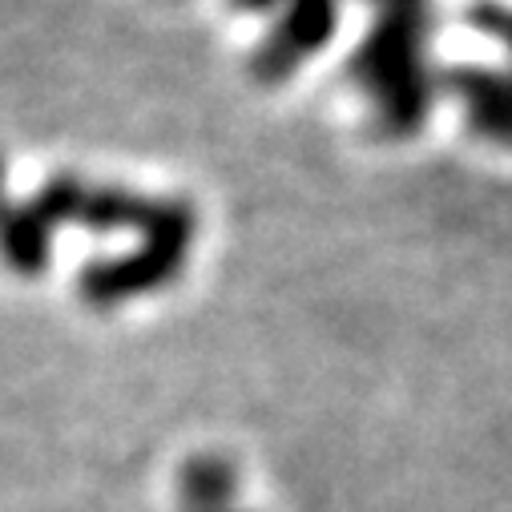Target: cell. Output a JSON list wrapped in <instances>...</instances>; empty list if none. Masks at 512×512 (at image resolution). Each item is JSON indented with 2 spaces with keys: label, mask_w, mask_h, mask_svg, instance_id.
Listing matches in <instances>:
<instances>
[{
  "label": "cell",
  "mask_w": 512,
  "mask_h": 512,
  "mask_svg": "<svg viewBox=\"0 0 512 512\" xmlns=\"http://www.w3.org/2000/svg\"><path fill=\"white\" fill-rule=\"evenodd\" d=\"M0 259L21 279L45 275L53 259V230L37 218L33 206H5L0 210Z\"/></svg>",
  "instance_id": "6"
},
{
  "label": "cell",
  "mask_w": 512,
  "mask_h": 512,
  "mask_svg": "<svg viewBox=\"0 0 512 512\" xmlns=\"http://www.w3.org/2000/svg\"><path fill=\"white\" fill-rule=\"evenodd\" d=\"M428 5L379 9V21L351 57V77L388 134H416L432 109V73L424 61Z\"/></svg>",
  "instance_id": "1"
},
{
  "label": "cell",
  "mask_w": 512,
  "mask_h": 512,
  "mask_svg": "<svg viewBox=\"0 0 512 512\" xmlns=\"http://www.w3.org/2000/svg\"><path fill=\"white\" fill-rule=\"evenodd\" d=\"M275 33L254 53V73L263 81H287L311 53H319L339 25V0H283Z\"/></svg>",
  "instance_id": "4"
},
{
  "label": "cell",
  "mask_w": 512,
  "mask_h": 512,
  "mask_svg": "<svg viewBox=\"0 0 512 512\" xmlns=\"http://www.w3.org/2000/svg\"><path fill=\"white\" fill-rule=\"evenodd\" d=\"M37 210V218L53 230L65 222H81L93 230H138L142 238L154 242H178L190 246L194 242V206L182 198H146L121 186H97L85 182L77 174H53L37 198L29 202Z\"/></svg>",
  "instance_id": "2"
},
{
  "label": "cell",
  "mask_w": 512,
  "mask_h": 512,
  "mask_svg": "<svg viewBox=\"0 0 512 512\" xmlns=\"http://www.w3.org/2000/svg\"><path fill=\"white\" fill-rule=\"evenodd\" d=\"M448 85L464 101L468 125L480 138H488L496 146H512V73L460 65V69H452Z\"/></svg>",
  "instance_id": "5"
},
{
  "label": "cell",
  "mask_w": 512,
  "mask_h": 512,
  "mask_svg": "<svg viewBox=\"0 0 512 512\" xmlns=\"http://www.w3.org/2000/svg\"><path fill=\"white\" fill-rule=\"evenodd\" d=\"M468 25H476L484 37L500 41V45L512 53V9H508V5H496V0H480V5L468 9Z\"/></svg>",
  "instance_id": "8"
},
{
  "label": "cell",
  "mask_w": 512,
  "mask_h": 512,
  "mask_svg": "<svg viewBox=\"0 0 512 512\" xmlns=\"http://www.w3.org/2000/svg\"><path fill=\"white\" fill-rule=\"evenodd\" d=\"M9 206V194H5V162H0V210Z\"/></svg>",
  "instance_id": "11"
},
{
  "label": "cell",
  "mask_w": 512,
  "mask_h": 512,
  "mask_svg": "<svg viewBox=\"0 0 512 512\" xmlns=\"http://www.w3.org/2000/svg\"><path fill=\"white\" fill-rule=\"evenodd\" d=\"M379 9H396V5H428V0H371Z\"/></svg>",
  "instance_id": "10"
},
{
  "label": "cell",
  "mask_w": 512,
  "mask_h": 512,
  "mask_svg": "<svg viewBox=\"0 0 512 512\" xmlns=\"http://www.w3.org/2000/svg\"><path fill=\"white\" fill-rule=\"evenodd\" d=\"M186 250L178 242H154L142 238L134 250L117 254V259H97L77 275V291L89 307H117L125 299H138L150 291L170 287L182 267H186Z\"/></svg>",
  "instance_id": "3"
},
{
  "label": "cell",
  "mask_w": 512,
  "mask_h": 512,
  "mask_svg": "<svg viewBox=\"0 0 512 512\" xmlns=\"http://www.w3.org/2000/svg\"><path fill=\"white\" fill-rule=\"evenodd\" d=\"M238 496V468L218 452H198L178 472V500L186 512H230Z\"/></svg>",
  "instance_id": "7"
},
{
  "label": "cell",
  "mask_w": 512,
  "mask_h": 512,
  "mask_svg": "<svg viewBox=\"0 0 512 512\" xmlns=\"http://www.w3.org/2000/svg\"><path fill=\"white\" fill-rule=\"evenodd\" d=\"M238 9H250V13H271V9H279L283 0H234Z\"/></svg>",
  "instance_id": "9"
},
{
  "label": "cell",
  "mask_w": 512,
  "mask_h": 512,
  "mask_svg": "<svg viewBox=\"0 0 512 512\" xmlns=\"http://www.w3.org/2000/svg\"><path fill=\"white\" fill-rule=\"evenodd\" d=\"M230 512H234V508H230Z\"/></svg>",
  "instance_id": "12"
}]
</instances>
